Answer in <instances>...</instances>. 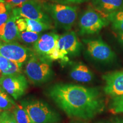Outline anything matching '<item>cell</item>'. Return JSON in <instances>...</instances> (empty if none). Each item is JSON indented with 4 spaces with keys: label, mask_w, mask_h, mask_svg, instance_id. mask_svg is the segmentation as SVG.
<instances>
[{
    "label": "cell",
    "mask_w": 123,
    "mask_h": 123,
    "mask_svg": "<svg viewBox=\"0 0 123 123\" xmlns=\"http://www.w3.org/2000/svg\"><path fill=\"white\" fill-rule=\"evenodd\" d=\"M49 96L70 117L90 120L103 111L104 100L99 90L72 84L51 86Z\"/></svg>",
    "instance_id": "1"
},
{
    "label": "cell",
    "mask_w": 123,
    "mask_h": 123,
    "mask_svg": "<svg viewBox=\"0 0 123 123\" xmlns=\"http://www.w3.org/2000/svg\"><path fill=\"white\" fill-rule=\"evenodd\" d=\"M21 104L34 123H61L60 115L46 102L39 100H25Z\"/></svg>",
    "instance_id": "2"
},
{
    "label": "cell",
    "mask_w": 123,
    "mask_h": 123,
    "mask_svg": "<svg viewBox=\"0 0 123 123\" xmlns=\"http://www.w3.org/2000/svg\"><path fill=\"white\" fill-rule=\"evenodd\" d=\"M42 5L57 27L68 30L75 24L78 17L76 6L53 3H43Z\"/></svg>",
    "instance_id": "3"
},
{
    "label": "cell",
    "mask_w": 123,
    "mask_h": 123,
    "mask_svg": "<svg viewBox=\"0 0 123 123\" xmlns=\"http://www.w3.org/2000/svg\"><path fill=\"white\" fill-rule=\"evenodd\" d=\"M25 74L32 83L39 85L49 81L53 76L49 60L39 55H32L25 66Z\"/></svg>",
    "instance_id": "4"
},
{
    "label": "cell",
    "mask_w": 123,
    "mask_h": 123,
    "mask_svg": "<svg viewBox=\"0 0 123 123\" xmlns=\"http://www.w3.org/2000/svg\"><path fill=\"white\" fill-rule=\"evenodd\" d=\"M13 13L17 18L36 20L52 25V19L38 0H29L19 6L13 7Z\"/></svg>",
    "instance_id": "5"
},
{
    "label": "cell",
    "mask_w": 123,
    "mask_h": 123,
    "mask_svg": "<svg viewBox=\"0 0 123 123\" xmlns=\"http://www.w3.org/2000/svg\"><path fill=\"white\" fill-rule=\"evenodd\" d=\"M108 18L95 9H88L81 15L79 20L80 34H93L98 33L107 25Z\"/></svg>",
    "instance_id": "6"
},
{
    "label": "cell",
    "mask_w": 123,
    "mask_h": 123,
    "mask_svg": "<svg viewBox=\"0 0 123 123\" xmlns=\"http://www.w3.org/2000/svg\"><path fill=\"white\" fill-rule=\"evenodd\" d=\"M80 46L79 41L75 32H67L60 35L56 43L54 61H68L67 56L76 53L79 50Z\"/></svg>",
    "instance_id": "7"
},
{
    "label": "cell",
    "mask_w": 123,
    "mask_h": 123,
    "mask_svg": "<svg viewBox=\"0 0 123 123\" xmlns=\"http://www.w3.org/2000/svg\"><path fill=\"white\" fill-rule=\"evenodd\" d=\"M0 86L15 100H17L25 94L28 88V83L21 74L5 75L0 76Z\"/></svg>",
    "instance_id": "8"
},
{
    "label": "cell",
    "mask_w": 123,
    "mask_h": 123,
    "mask_svg": "<svg viewBox=\"0 0 123 123\" xmlns=\"http://www.w3.org/2000/svg\"><path fill=\"white\" fill-rule=\"evenodd\" d=\"M60 35L55 33H49L41 35L34 44L35 53L49 61H54L57 41Z\"/></svg>",
    "instance_id": "9"
},
{
    "label": "cell",
    "mask_w": 123,
    "mask_h": 123,
    "mask_svg": "<svg viewBox=\"0 0 123 123\" xmlns=\"http://www.w3.org/2000/svg\"><path fill=\"white\" fill-rule=\"evenodd\" d=\"M87 50L92 58L97 61L109 62L113 59L115 54L110 47L102 40H86Z\"/></svg>",
    "instance_id": "10"
},
{
    "label": "cell",
    "mask_w": 123,
    "mask_h": 123,
    "mask_svg": "<svg viewBox=\"0 0 123 123\" xmlns=\"http://www.w3.org/2000/svg\"><path fill=\"white\" fill-rule=\"evenodd\" d=\"M0 55L9 61L23 64L28 58L29 51L16 42H0Z\"/></svg>",
    "instance_id": "11"
},
{
    "label": "cell",
    "mask_w": 123,
    "mask_h": 123,
    "mask_svg": "<svg viewBox=\"0 0 123 123\" xmlns=\"http://www.w3.org/2000/svg\"><path fill=\"white\" fill-rule=\"evenodd\" d=\"M103 78L105 82L104 91L106 94L113 98L123 95V70L108 73Z\"/></svg>",
    "instance_id": "12"
},
{
    "label": "cell",
    "mask_w": 123,
    "mask_h": 123,
    "mask_svg": "<svg viewBox=\"0 0 123 123\" xmlns=\"http://www.w3.org/2000/svg\"><path fill=\"white\" fill-rule=\"evenodd\" d=\"M95 10L107 17L123 9V0H92Z\"/></svg>",
    "instance_id": "13"
},
{
    "label": "cell",
    "mask_w": 123,
    "mask_h": 123,
    "mask_svg": "<svg viewBox=\"0 0 123 123\" xmlns=\"http://www.w3.org/2000/svg\"><path fill=\"white\" fill-rule=\"evenodd\" d=\"M17 18L12 13L8 21L6 23L4 31L0 39L4 42L12 43L19 39V31L16 24Z\"/></svg>",
    "instance_id": "14"
},
{
    "label": "cell",
    "mask_w": 123,
    "mask_h": 123,
    "mask_svg": "<svg viewBox=\"0 0 123 123\" xmlns=\"http://www.w3.org/2000/svg\"><path fill=\"white\" fill-rule=\"evenodd\" d=\"M70 76L75 81L83 83L90 82L93 78V75L87 66L83 64L75 65L70 73Z\"/></svg>",
    "instance_id": "15"
},
{
    "label": "cell",
    "mask_w": 123,
    "mask_h": 123,
    "mask_svg": "<svg viewBox=\"0 0 123 123\" xmlns=\"http://www.w3.org/2000/svg\"><path fill=\"white\" fill-rule=\"evenodd\" d=\"M13 13V7L6 3L0 1V38L4 31L6 23Z\"/></svg>",
    "instance_id": "16"
},
{
    "label": "cell",
    "mask_w": 123,
    "mask_h": 123,
    "mask_svg": "<svg viewBox=\"0 0 123 123\" xmlns=\"http://www.w3.org/2000/svg\"><path fill=\"white\" fill-rule=\"evenodd\" d=\"M25 19L27 22V29L26 31H27L39 33L43 31L53 29V27L52 25L46 24L41 21L29 19L27 18H25Z\"/></svg>",
    "instance_id": "17"
},
{
    "label": "cell",
    "mask_w": 123,
    "mask_h": 123,
    "mask_svg": "<svg viewBox=\"0 0 123 123\" xmlns=\"http://www.w3.org/2000/svg\"><path fill=\"white\" fill-rule=\"evenodd\" d=\"M108 20L111 22L113 28L120 34L123 33V9L108 16Z\"/></svg>",
    "instance_id": "18"
},
{
    "label": "cell",
    "mask_w": 123,
    "mask_h": 123,
    "mask_svg": "<svg viewBox=\"0 0 123 123\" xmlns=\"http://www.w3.org/2000/svg\"><path fill=\"white\" fill-rule=\"evenodd\" d=\"M13 114L17 123H34L22 105L16 104L14 108Z\"/></svg>",
    "instance_id": "19"
},
{
    "label": "cell",
    "mask_w": 123,
    "mask_h": 123,
    "mask_svg": "<svg viewBox=\"0 0 123 123\" xmlns=\"http://www.w3.org/2000/svg\"><path fill=\"white\" fill-rule=\"evenodd\" d=\"M41 36V35L39 33L24 31L19 32V39L26 43L34 44L39 39Z\"/></svg>",
    "instance_id": "20"
},
{
    "label": "cell",
    "mask_w": 123,
    "mask_h": 123,
    "mask_svg": "<svg viewBox=\"0 0 123 123\" xmlns=\"http://www.w3.org/2000/svg\"><path fill=\"white\" fill-rule=\"evenodd\" d=\"M16 104L5 92H0V111H8L14 108Z\"/></svg>",
    "instance_id": "21"
},
{
    "label": "cell",
    "mask_w": 123,
    "mask_h": 123,
    "mask_svg": "<svg viewBox=\"0 0 123 123\" xmlns=\"http://www.w3.org/2000/svg\"><path fill=\"white\" fill-rule=\"evenodd\" d=\"M22 63H18L15 62L9 61L7 68L2 71L1 76L19 74L21 73Z\"/></svg>",
    "instance_id": "22"
},
{
    "label": "cell",
    "mask_w": 123,
    "mask_h": 123,
    "mask_svg": "<svg viewBox=\"0 0 123 123\" xmlns=\"http://www.w3.org/2000/svg\"><path fill=\"white\" fill-rule=\"evenodd\" d=\"M111 110L116 113H123V95L113 98L111 104Z\"/></svg>",
    "instance_id": "23"
},
{
    "label": "cell",
    "mask_w": 123,
    "mask_h": 123,
    "mask_svg": "<svg viewBox=\"0 0 123 123\" xmlns=\"http://www.w3.org/2000/svg\"><path fill=\"white\" fill-rule=\"evenodd\" d=\"M16 24L19 32L26 31L27 29V22L25 18H18L16 20Z\"/></svg>",
    "instance_id": "24"
},
{
    "label": "cell",
    "mask_w": 123,
    "mask_h": 123,
    "mask_svg": "<svg viewBox=\"0 0 123 123\" xmlns=\"http://www.w3.org/2000/svg\"><path fill=\"white\" fill-rule=\"evenodd\" d=\"M3 2L6 3L7 4L10 5L12 7L19 6L29 0H0Z\"/></svg>",
    "instance_id": "25"
},
{
    "label": "cell",
    "mask_w": 123,
    "mask_h": 123,
    "mask_svg": "<svg viewBox=\"0 0 123 123\" xmlns=\"http://www.w3.org/2000/svg\"><path fill=\"white\" fill-rule=\"evenodd\" d=\"M9 60L0 55V74L3 71L6 70L9 66Z\"/></svg>",
    "instance_id": "26"
},
{
    "label": "cell",
    "mask_w": 123,
    "mask_h": 123,
    "mask_svg": "<svg viewBox=\"0 0 123 123\" xmlns=\"http://www.w3.org/2000/svg\"><path fill=\"white\" fill-rule=\"evenodd\" d=\"M10 112L8 111H4L1 113L0 116V123H7V121L8 120Z\"/></svg>",
    "instance_id": "27"
},
{
    "label": "cell",
    "mask_w": 123,
    "mask_h": 123,
    "mask_svg": "<svg viewBox=\"0 0 123 123\" xmlns=\"http://www.w3.org/2000/svg\"><path fill=\"white\" fill-rule=\"evenodd\" d=\"M55 1L63 4H80V3L87 2L88 0H55Z\"/></svg>",
    "instance_id": "28"
},
{
    "label": "cell",
    "mask_w": 123,
    "mask_h": 123,
    "mask_svg": "<svg viewBox=\"0 0 123 123\" xmlns=\"http://www.w3.org/2000/svg\"><path fill=\"white\" fill-rule=\"evenodd\" d=\"M7 123H17L16 120L15 119L14 115L13 113L10 112L8 120L7 121Z\"/></svg>",
    "instance_id": "29"
},
{
    "label": "cell",
    "mask_w": 123,
    "mask_h": 123,
    "mask_svg": "<svg viewBox=\"0 0 123 123\" xmlns=\"http://www.w3.org/2000/svg\"><path fill=\"white\" fill-rule=\"evenodd\" d=\"M70 123H85L84 122H83V121H73L72 122H71Z\"/></svg>",
    "instance_id": "30"
},
{
    "label": "cell",
    "mask_w": 123,
    "mask_h": 123,
    "mask_svg": "<svg viewBox=\"0 0 123 123\" xmlns=\"http://www.w3.org/2000/svg\"><path fill=\"white\" fill-rule=\"evenodd\" d=\"M120 39L123 43V33L120 34Z\"/></svg>",
    "instance_id": "31"
},
{
    "label": "cell",
    "mask_w": 123,
    "mask_h": 123,
    "mask_svg": "<svg viewBox=\"0 0 123 123\" xmlns=\"http://www.w3.org/2000/svg\"><path fill=\"white\" fill-rule=\"evenodd\" d=\"M115 123H123V120H117Z\"/></svg>",
    "instance_id": "32"
},
{
    "label": "cell",
    "mask_w": 123,
    "mask_h": 123,
    "mask_svg": "<svg viewBox=\"0 0 123 123\" xmlns=\"http://www.w3.org/2000/svg\"><path fill=\"white\" fill-rule=\"evenodd\" d=\"M104 123V122H100V123Z\"/></svg>",
    "instance_id": "33"
},
{
    "label": "cell",
    "mask_w": 123,
    "mask_h": 123,
    "mask_svg": "<svg viewBox=\"0 0 123 123\" xmlns=\"http://www.w3.org/2000/svg\"><path fill=\"white\" fill-rule=\"evenodd\" d=\"M2 92V91H1V89H0V92Z\"/></svg>",
    "instance_id": "34"
},
{
    "label": "cell",
    "mask_w": 123,
    "mask_h": 123,
    "mask_svg": "<svg viewBox=\"0 0 123 123\" xmlns=\"http://www.w3.org/2000/svg\"><path fill=\"white\" fill-rule=\"evenodd\" d=\"M0 116H1V113H0Z\"/></svg>",
    "instance_id": "35"
}]
</instances>
